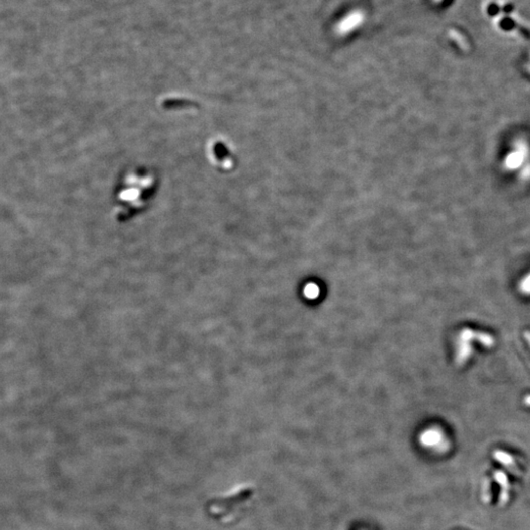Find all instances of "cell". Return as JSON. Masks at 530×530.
<instances>
[{
	"label": "cell",
	"instance_id": "cell-6",
	"mask_svg": "<svg viewBox=\"0 0 530 530\" xmlns=\"http://www.w3.org/2000/svg\"><path fill=\"white\" fill-rule=\"evenodd\" d=\"M425 439H426V443L430 444V445H434V444H437L439 442V440L441 439V435L437 432V431H431L427 433V436H425Z\"/></svg>",
	"mask_w": 530,
	"mask_h": 530
},
{
	"label": "cell",
	"instance_id": "cell-8",
	"mask_svg": "<svg viewBox=\"0 0 530 530\" xmlns=\"http://www.w3.org/2000/svg\"><path fill=\"white\" fill-rule=\"evenodd\" d=\"M523 403L526 407H530V395H526L525 398L523 399Z\"/></svg>",
	"mask_w": 530,
	"mask_h": 530
},
{
	"label": "cell",
	"instance_id": "cell-2",
	"mask_svg": "<svg viewBox=\"0 0 530 530\" xmlns=\"http://www.w3.org/2000/svg\"><path fill=\"white\" fill-rule=\"evenodd\" d=\"M460 338L467 339L469 341H477L485 347H493L495 346V339L492 335L480 331H475L469 328L462 330Z\"/></svg>",
	"mask_w": 530,
	"mask_h": 530
},
{
	"label": "cell",
	"instance_id": "cell-7",
	"mask_svg": "<svg viewBox=\"0 0 530 530\" xmlns=\"http://www.w3.org/2000/svg\"><path fill=\"white\" fill-rule=\"evenodd\" d=\"M519 290L524 295H530V274L520 282Z\"/></svg>",
	"mask_w": 530,
	"mask_h": 530
},
{
	"label": "cell",
	"instance_id": "cell-9",
	"mask_svg": "<svg viewBox=\"0 0 530 530\" xmlns=\"http://www.w3.org/2000/svg\"><path fill=\"white\" fill-rule=\"evenodd\" d=\"M524 338L528 344V346L530 347V331H525L524 332Z\"/></svg>",
	"mask_w": 530,
	"mask_h": 530
},
{
	"label": "cell",
	"instance_id": "cell-3",
	"mask_svg": "<svg viewBox=\"0 0 530 530\" xmlns=\"http://www.w3.org/2000/svg\"><path fill=\"white\" fill-rule=\"evenodd\" d=\"M472 354L471 341L459 337L458 350H457V364L459 366L464 365Z\"/></svg>",
	"mask_w": 530,
	"mask_h": 530
},
{
	"label": "cell",
	"instance_id": "cell-5",
	"mask_svg": "<svg viewBox=\"0 0 530 530\" xmlns=\"http://www.w3.org/2000/svg\"><path fill=\"white\" fill-rule=\"evenodd\" d=\"M495 458L497 459V461H499L501 464H503L504 466L508 467L510 469L515 468V464L513 463V459H512V457L510 456V454H508V453H505L503 451H496Z\"/></svg>",
	"mask_w": 530,
	"mask_h": 530
},
{
	"label": "cell",
	"instance_id": "cell-1",
	"mask_svg": "<svg viewBox=\"0 0 530 530\" xmlns=\"http://www.w3.org/2000/svg\"><path fill=\"white\" fill-rule=\"evenodd\" d=\"M253 495V489L248 485L239 486L221 498L213 500L208 507L209 514L222 522H230L239 516L241 510Z\"/></svg>",
	"mask_w": 530,
	"mask_h": 530
},
{
	"label": "cell",
	"instance_id": "cell-4",
	"mask_svg": "<svg viewBox=\"0 0 530 530\" xmlns=\"http://www.w3.org/2000/svg\"><path fill=\"white\" fill-rule=\"evenodd\" d=\"M363 21V14L360 12H354L350 15H348L347 18L339 25V29L341 32L345 33L352 30L356 26H359V24Z\"/></svg>",
	"mask_w": 530,
	"mask_h": 530
}]
</instances>
